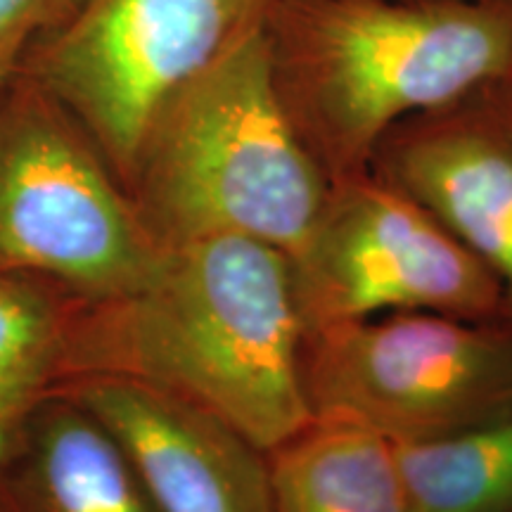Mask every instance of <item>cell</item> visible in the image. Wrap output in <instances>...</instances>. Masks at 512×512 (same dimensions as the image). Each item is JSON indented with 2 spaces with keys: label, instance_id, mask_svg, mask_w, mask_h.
<instances>
[{
  "label": "cell",
  "instance_id": "cell-1",
  "mask_svg": "<svg viewBox=\"0 0 512 512\" xmlns=\"http://www.w3.org/2000/svg\"><path fill=\"white\" fill-rule=\"evenodd\" d=\"M304 344L290 256L219 233L164 245L138 290L93 304L60 370L155 384L271 453L313 420Z\"/></svg>",
  "mask_w": 512,
  "mask_h": 512
},
{
  "label": "cell",
  "instance_id": "cell-2",
  "mask_svg": "<svg viewBox=\"0 0 512 512\" xmlns=\"http://www.w3.org/2000/svg\"><path fill=\"white\" fill-rule=\"evenodd\" d=\"M273 81L330 183L363 176L387 133L512 76L503 0H283Z\"/></svg>",
  "mask_w": 512,
  "mask_h": 512
},
{
  "label": "cell",
  "instance_id": "cell-3",
  "mask_svg": "<svg viewBox=\"0 0 512 512\" xmlns=\"http://www.w3.org/2000/svg\"><path fill=\"white\" fill-rule=\"evenodd\" d=\"M330 185L280 100L261 29L166 100L128 195L162 245L233 233L294 259Z\"/></svg>",
  "mask_w": 512,
  "mask_h": 512
},
{
  "label": "cell",
  "instance_id": "cell-4",
  "mask_svg": "<svg viewBox=\"0 0 512 512\" xmlns=\"http://www.w3.org/2000/svg\"><path fill=\"white\" fill-rule=\"evenodd\" d=\"M162 242L93 140L36 81L0 91V268L60 280L86 302L131 294Z\"/></svg>",
  "mask_w": 512,
  "mask_h": 512
},
{
  "label": "cell",
  "instance_id": "cell-5",
  "mask_svg": "<svg viewBox=\"0 0 512 512\" xmlns=\"http://www.w3.org/2000/svg\"><path fill=\"white\" fill-rule=\"evenodd\" d=\"M313 418L389 444L448 437L512 413V325L432 311L313 330L304 344Z\"/></svg>",
  "mask_w": 512,
  "mask_h": 512
},
{
  "label": "cell",
  "instance_id": "cell-6",
  "mask_svg": "<svg viewBox=\"0 0 512 512\" xmlns=\"http://www.w3.org/2000/svg\"><path fill=\"white\" fill-rule=\"evenodd\" d=\"M283 0H79L43 38L36 83L72 114L128 192L166 100Z\"/></svg>",
  "mask_w": 512,
  "mask_h": 512
},
{
  "label": "cell",
  "instance_id": "cell-7",
  "mask_svg": "<svg viewBox=\"0 0 512 512\" xmlns=\"http://www.w3.org/2000/svg\"><path fill=\"white\" fill-rule=\"evenodd\" d=\"M292 273L306 335L403 311L508 323L503 290L489 268L420 204L370 171L330 185Z\"/></svg>",
  "mask_w": 512,
  "mask_h": 512
},
{
  "label": "cell",
  "instance_id": "cell-8",
  "mask_svg": "<svg viewBox=\"0 0 512 512\" xmlns=\"http://www.w3.org/2000/svg\"><path fill=\"white\" fill-rule=\"evenodd\" d=\"M370 174L489 268L512 325V76L401 121L377 147Z\"/></svg>",
  "mask_w": 512,
  "mask_h": 512
},
{
  "label": "cell",
  "instance_id": "cell-9",
  "mask_svg": "<svg viewBox=\"0 0 512 512\" xmlns=\"http://www.w3.org/2000/svg\"><path fill=\"white\" fill-rule=\"evenodd\" d=\"M67 396L121 448L155 512H271L268 453L214 413L121 375H79Z\"/></svg>",
  "mask_w": 512,
  "mask_h": 512
},
{
  "label": "cell",
  "instance_id": "cell-10",
  "mask_svg": "<svg viewBox=\"0 0 512 512\" xmlns=\"http://www.w3.org/2000/svg\"><path fill=\"white\" fill-rule=\"evenodd\" d=\"M0 512H155L105 427L67 396L0 477Z\"/></svg>",
  "mask_w": 512,
  "mask_h": 512
},
{
  "label": "cell",
  "instance_id": "cell-11",
  "mask_svg": "<svg viewBox=\"0 0 512 512\" xmlns=\"http://www.w3.org/2000/svg\"><path fill=\"white\" fill-rule=\"evenodd\" d=\"M271 512H408L394 448L354 422L313 418L268 453Z\"/></svg>",
  "mask_w": 512,
  "mask_h": 512
},
{
  "label": "cell",
  "instance_id": "cell-12",
  "mask_svg": "<svg viewBox=\"0 0 512 512\" xmlns=\"http://www.w3.org/2000/svg\"><path fill=\"white\" fill-rule=\"evenodd\" d=\"M392 448L408 512H512V413Z\"/></svg>",
  "mask_w": 512,
  "mask_h": 512
},
{
  "label": "cell",
  "instance_id": "cell-13",
  "mask_svg": "<svg viewBox=\"0 0 512 512\" xmlns=\"http://www.w3.org/2000/svg\"><path fill=\"white\" fill-rule=\"evenodd\" d=\"M67 325L46 294L0 271V463L60 373Z\"/></svg>",
  "mask_w": 512,
  "mask_h": 512
},
{
  "label": "cell",
  "instance_id": "cell-14",
  "mask_svg": "<svg viewBox=\"0 0 512 512\" xmlns=\"http://www.w3.org/2000/svg\"><path fill=\"white\" fill-rule=\"evenodd\" d=\"M79 0H0V91L15 79L22 57L60 27Z\"/></svg>",
  "mask_w": 512,
  "mask_h": 512
},
{
  "label": "cell",
  "instance_id": "cell-15",
  "mask_svg": "<svg viewBox=\"0 0 512 512\" xmlns=\"http://www.w3.org/2000/svg\"><path fill=\"white\" fill-rule=\"evenodd\" d=\"M503 3H508V5H512V0H503Z\"/></svg>",
  "mask_w": 512,
  "mask_h": 512
}]
</instances>
